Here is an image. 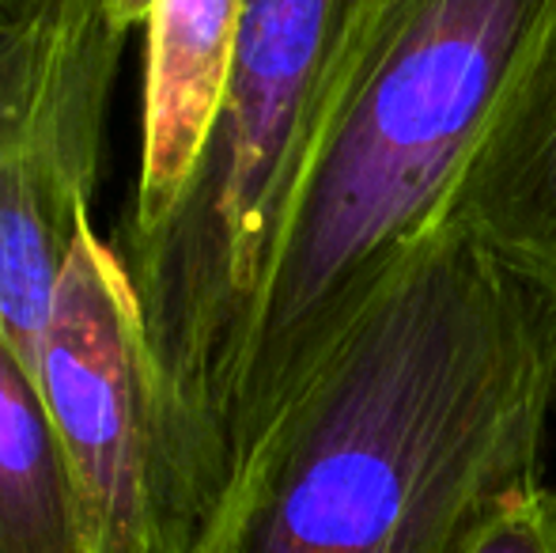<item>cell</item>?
Listing matches in <instances>:
<instances>
[{"mask_svg":"<svg viewBox=\"0 0 556 553\" xmlns=\"http://www.w3.org/2000/svg\"><path fill=\"white\" fill-rule=\"evenodd\" d=\"M0 553H88L76 489L35 372L0 330Z\"/></svg>","mask_w":556,"mask_h":553,"instance_id":"cell-9","label":"cell"},{"mask_svg":"<svg viewBox=\"0 0 556 553\" xmlns=\"http://www.w3.org/2000/svg\"><path fill=\"white\" fill-rule=\"evenodd\" d=\"M242 0H155L148 12L144 144L117 251L148 247L170 224L220 118Z\"/></svg>","mask_w":556,"mask_h":553,"instance_id":"cell-6","label":"cell"},{"mask_svg":"<svg viewBox=\"0 0 556 553\" xmlns=\"http://www.w3.org/2000/svg\"><path fill=\"white\" fill-rule=\"evenodd\" d=\"M549 46L556 0H364L265 280L227 420V489L446 224L477 148Z\"/></svg>","mask_w":556,"mask_h":553,"instance_id":"cell-2","label":"cell"},{"mask_svg":"<svg viewBox=\"0 0 556 553\" xmlns=\"http://www.w3.org/2000/svg\"><path fill=\"white\" fill-rule=\"evenodd\" d=\"M38 387L88 553H201L205 524L170 448L137 288L91 216L53 292Z\"/></svg>","mask_w":556,"mask_h":553,"instance_id":"cell-4","label":"cell"},{"mask_svg":"<svg viewBox=\"0 0 556 553\" xmlns=\"http://www.w3.org/2000/svg\"><path fill=\"white\" fill-rule=\"evenodd\" d=\"M466 553H556V486L538 478L511 493Z\"/></svg>","mask_w":556,"mask_h":553,"instance_id":"cell-10","label":"cell"},{"mask_svg":"<svg viewBox=\"0 0 556 553\" xmlns=\"http://www.w3.org/2000/svg\"><path fill=\"white\" fill-rule=\"evenodd\" d=\"M122 46L111 0H0V140L117 73Z\"/></svg>","mask_w":556,"mask_h":553,"instance_id":"cell-8","label":"cell"},{"mask_svg":"<svg viewBox=\"0 0 556 553\" xmlns=\"http://www.w3.org/2000/svg\"><path fill=\"white\" fill-rule=\"evenodd\" d=\"M446 224L556 300V46L504 103Z\"/></svg>","mask_w":556,"mask_h":553,"instance_id":"cell-7","label":"cell"},{"mask_svg":"<svg viewBox=\"0 0 556 553\" xmlns=\"http://www.w3.org/2000/svg\"><path fill=\"white\" fill-rule=\"evenodd\" d=\"M114 84H96L0 140V330L38 379L53 292L88 221Z\"/></svg>","mask_w":556,"mask_h":553,"instance_id":"cell-5","label":"cell"},{"mask_svg":"<svg viewBox=\"0 0 556 553\" xmlns=\"http://www.w3.org/2000/svg\"><path fill=\"white\" fill-rule=\"evenodd\" d=\"M359 12V0H242L231 80L190 190L152 243L125 254L205 539L227 493V420L265 280Z\"/></svg>","mask_w":556,"mask_h":553,"instance_id":"cell-3","label":"cell"},{"mask_svg":"<svg viewBox=\"0 0 556 553\" xmlns=\"http://www.w3.org/2000/svg\"><path fill=\"white\" fill-rule=\"evenodd\" d=\"M556 300L443 224L235 478L201 553H466L542 478Z\"/></svg>","mask_w":556,"mask_h":553,"instance_id":"cell-1","label":"cell"},{"mask_svg":"<svg viewBox=\"0 0 556 553\" xmlns=\"http://www.w3.org/2000/svg\"><path fill=\"white\" fill-rule=\"evenodd\" d=\"M152 4H155V0H111V15H114L117 27L129 35L137 23H148V12H152Z\"/></svg>","mask_w":556,"mask_h":553,"instance_id":"cell-11","label":"cell"}]
</instances>
